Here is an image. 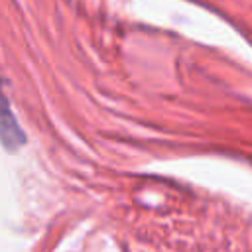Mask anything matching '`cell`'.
<instances>
[{
  "label": "cell",
  "mask_w": 252,
  "mask_h": 252,
  "mask_svg": "<svg viewBox=\"0 0 252 252\" xmlns=\"http://www.w3.org/2000/svg\"><path fill=\"white\" fill-rule=\"evenodd\" d=\"M0 142L8 152H16L26 144V134L18 126L2 89H0Z\"/></svg>",
  "instance_id": "6da1fadb"
}]
</instances>
